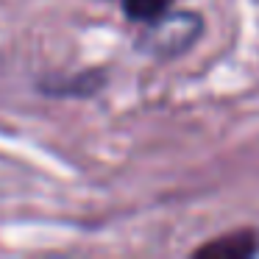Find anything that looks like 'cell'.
Listing matches in <instances>:
<instances>
[{
    "label": "cell",
    "mask_w": 259,
    "mask_h": 259,
    "mask_svg": "<svg viewBox=\"0 0 259 259\" xmlns=\"http://www.w3.org/2000/svg\"><path fill=\"white\" fill-rule=\"evenodd\" d=\"M201 28H203V23L198 14H192V12H173L170 14L167 12L162 20L151 23L145 48L162 59L179 56V53L192 48V42L201 36Z\"/></svg>",
    "instance_id": "cell-1"
},
{
    "label": "cell",
    "mask_w": 259,
    "mask_h": 259,
    "mask_svg": "<svg viewBox=\"0 0 259 259\" xmlns=\"http://www.w3.org/2000/svg\"><path fill=\"white\" fill-rule=\"evenodd\" d=\"M259 251V237L253 231H237V234L220 237L209 245L198 248V256H212V259H245Z\"/></svg>",
    "instance_id": "cell-2"
},
{
    "label": "cell",
    "mask_w": 259,
    "mask_h": 259,
    "mask_svg": "<svg viewBox=\"0 0 259 259\" xmlns=\"http://www.w3.org/2000/svg\"><path fill=\"white\" fill-rule=\"evenodd\" d=\"M101 73H78L73 78H62L59 84H42V90L51 95H92L95 90H101Z\"/></svg>",
    "instance_id": "cell-3"
},
{
    "label": "cell",
    "mask_w": 259,
    "mask_h": 259,
    "mask_svg": "<svg viewBox=\"0 0 259 259\" xmlns=\"http://www.w3.org/2000/svg\"><path fill=\"white\" fill-rule=\"evenodd\" d=\"M125 17L128 20H137V23H156L162 20L164 14L170 12L173 0H120Z\"/></svg>",
    "instance_id": "cell-4"
}]
</instances>
